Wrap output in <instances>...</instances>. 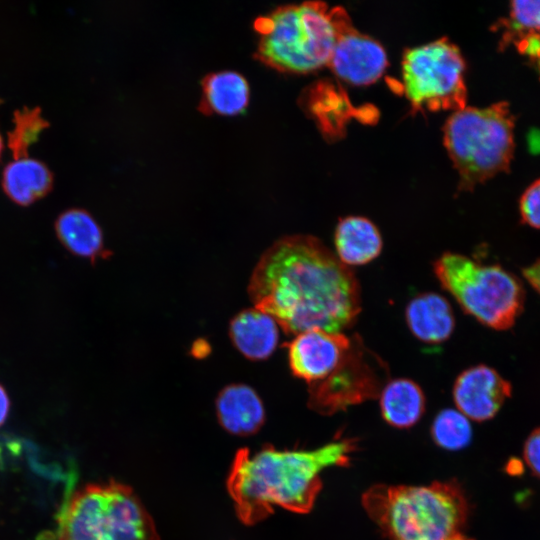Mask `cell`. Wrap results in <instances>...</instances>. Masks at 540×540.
I'll use <instances>...</instances> for the list:
<instances>
[{"mask_svg": "<svg viewBox=\"0 0 540 540\" xmlns=\"http://www.w3.org/2000/svg\"><path fill=\"white\" fill-rule=\"evenodd\" d=\"M248 294L254 307L271 315L286 334L312 329L344 333L361 311L354 272L311 235L275 241L257 262Z\"/></svg>", "mask_w": 540, "mask_h": 540, "instance_id": "cell-1", "label": "cell"}, {"mask_svg": "<svg viewBox=\"0 0 540 540\" xmlns=\"http://www.w3.org/2000/svg\"><path fill=\"white\" fill-rule=\"evenodd\" d=\"M355 449L352 439L336 440L314 450L265 446L251 453L240 449L227 480L239 519L247 525L256 524L276 506L296 513L309 512L322 488V470L347 465Z\"/></svg>", "mask_w": 540, "mask_h": 540, "instance_id": "cell-2", "label": "cell"}, {"mask_svg": "<svg viewBox=\"0 0 540 540\" xmlns=\"http://www.w3.org/2000/svg\"><path fill=\"white\" fill-rule=\"evenodd\" d=\"M362 505L389 540H447L462 533L469 514L455 481L375 485L363 494Z\"/></svg>", "mask_w": 540, "mask_h": 540, "instance_id": "cell-3", "label": "cell"}, {"mask_svg": "<svg viewBox=\"0 0 540 540\" xmlns=\"http://www.w3.org/2000/svg\"><path fill=\"white\" fill-rule=\"evenodd\" d=\"M346 15L342 7L319 1L280 6L255 20L259 40L254 57L285 73L306 74L327 66Z\"/></svg>", "mask_w": 540, "mask_h": 540, "instance_id": "cell-4", "label": "cell"}, {"mask_svg": "<svg viewBox=\"0 0 540 540\" xmlns=\"http://www.w3.org/2000/svg\"><path fill=\"white\" fill-rule=\"evenodd\" d=\"M516 117L506 101L453 111L443 126V142L458 172V191H471L507 173L515 151Z\"/></svg>", "mask_w": 540, "mask_h": 540, "instance_id": "cell-5", "label": "cell"}, {"mask_svg": "<svg viewBox=\"0 0 540 540\" xmlns=\"http://www.w3.org/2000/svg\"><path fill=\"white\" fill-rule=\"evenodd\" d=\"M57 535L58 540H160L140 499L114 481L76 491L64 507Z\"/></svg>", "mask_w": 540, "mask_h": 540, "instance_id": "cell-6", "label": "cell"}, {"mask_svg": "<svg viewBox=\"0 0 540 540\" xmlns=\"http://www.w3.org/2000/svg\"><path fill=\"white\" fill-rule=\"evenodd\" d=\"M433 271L462 310L487 327L506 330L523 309L522 284L498 265H484L466 255L445 252L434 261Z\"/></svg>", "mask_w": 540, "mask_h": 540, "instance_id": "cell-7", "label": "cell"}, {"mask_svg": "<svg viewBox=\"0 0 540 540\" xmlns=\"http://www.w3.org/2000/svg\"><path fill=\"white\" fill-rule=\"evenodd\" d=\"M466 63L447 38L407 48L401 74L406 98L415 110H452L466 106Z\"/></svg>", "mask_w": 540, "mask_h": 540, "instance_id": "cell-8", "label": "cell"}, {"mask_svg": "<svg viewBox=\"0 0 540 540\" xmlns=\"http://www.w3.org/2000/svg\"><path fill=\"white\" fill-rule=\"evenodd\" d=\"M388 376L384 360L355 334L337 368L322 381L309 385V406L327 415L378 398Z\"/></svg>", "mask_w": 540, "mask_h": 540, "instance_id": "cell-9", "label": "cell"}, {"mask_svg": "<svg viewBox=\"0 0 540 540\" xmlns=\"http://www.w3.org/2000/svg\"><path fill=\"white\" fill-rule=\"evenodd\" d=\"M387 64L384 47L374 38L355 29L347 14L342 20L327 66L341 80L359 86L378 80Z\"/></svg>", "mask_w": 540, "mask_h": 540, "instance_id": "cell-10", "label": "cell"}, {"mask_svg": "<svg viewBox=\"0 0 540 540\" xmlns=\"http://www.w3.org/2000/svg\"><path fill=\"white\" fill-rule=\"evenodd\" d=\"M351 344L342 332L321 329L304 331L288 343V362L293 375L308 383H317L339 365Z\"/></svg>", "mask_w": 540, "mask_h": 540, "instance_id": "cell-11", "label": "cell"}, {"mask_svg": "<svg viewBox=\"0 0 540 540\" xmlns=\"http://www.w3.org/2000/svg\"><path fill=\"white\" fill-rule=\"evenodd\" d=\"M511 384L496 370L476 365L463 370L456 378L452 395L456 409L469 420L493 418L511 396Z\"/></svg>", "mask_w": 540, "mask_h": 540, "instance_id": "cell-12", "label": "cell"}, {"mask_svg": "<svg viewBox=\"0 0 540 540\" xmlns=\"http://www.w3.org/2000/svg\"><path fill=\"white\" fill-rule=\"evenodd\" d=\"M409 331L419 341L436 345L447 341L455 329V316L448 300L435 292L412 298L405 308Z\"/></svg>", "mask_w": 540, "mask_h": 540, "instance_id": "cell-13", "label": "cell"}, {"mask_svg": "<svg viewBox=\"0 0 540 540\" xmlns=\"http://www.w3.org/2000/svg\"><path fill=\"white\" fill-rule=\"evenodd\" d=\"M216 414L227 432L239 436L256 433L265 421L261 398L245 384H231L220 391L216 399Z\"/></svg>", "mask_w": 540, "mask_h": 540, "instance_id": "cell-14", "label": "cell"}, {"mask_svg": "<svg viewBox=\"0 0 540 540\" xmlns=\"http://www.w3.org/2000/svg\"><path fill=\"white\" fill-rule=\"evenodd\" d=\"M229 335L236 349L250 360H265L279 343V325L264 311L249 308L230 322Z\"/></svg>", "mask_w": 540, "mask_h": 540, "instance_id": "cell-15", "label": "cell"}, {"mask_svg": "<svg viewBox=\"0 0 540 540\" xmlns=\"http://www.w3.org/2000/svg\"><path fill=\"white\" fill-rule=\"evenodd\" d=\"M335 255L347 267L361 266L376 259L383 249L377 226L363 216L342 218L334 232Z\"/></svg>", "mask_w": 540, "mask_h": 540, "instance_id": "cell-16", "label": "cell"}, {"mask_svg": "<svg viewBox=\"0 0 540 540\" xmlns=\"http://www.w3.org/2000/svg\"><path fill=\"white\" fill-rule=\"evenodd\" d=\"M249 100V84L236 71L213 72L201 81L199 110L205 115H239L246 111Z\"/></svg>", "mask_w": 540, "mask_h": 540, "instance_id": "cell-17", "label": "cell"}, {"mask_svg": "<svg viewBox=\"0 0 540 540\" xmlns=\"http://www.w3.org/2000/svg\"><path fill=\"white\" fill-rule=\"evenodd\" d=\"M1 184L10 200L20 206H28L51 191L53 174L42 161L27 157L13 160L5 166Z\"/></svg>", "mask_w": 540, "mask_h": 540, "instance_id": "cell-18", "label": "cell"}, {"mask_svg": "<svg viewBox=\"0 0 540 540\" xmlns=\"http://www.w3.org/2000/svg\"><path fill=\"white\" fill-rule=\"evenodd\" d=\"M55 231L62 245L72 254L92 262L104 256L102 230L86 210L71 208L62 212L55 222Z\"/></svg>", "mask_w": 540, "mask_h": 540, "instance_id": "cell-19", "label": "cell"}, {"mask_svg": "<svg viewBox=\"0 0 540 540\" xmlns=\"http://www.w3.org/2000/svg\"><path fill=\"white\" fill-rule=\"evenodd\" d=\"M378 398L383 419L396 428L415 425L425 412L424 392L409 378L388 380Z\"/></svg>", "mask_w": 540, "mask_h": 540, "instance_id": "cell-20", "label": "cell"}, {"mask_svg": "<svg viewBox=\"0 0 540 540\" xmlns=\"http://www.w3.org/2000/svg\"><path fill=\"white\" fill-rule=\"evenodd\" d=\"M494 27L501 31L502 50L525 34L540 33V0L510 2L508 17L500 19Z\"/></svg>", "mask_w": 540, "mask_h": 540, "instance_id": "cell-21", "label": "cell"}, {"mask_svg": "<svg viewBox=\"0 0 540 540\" xmlns=\"http://www.w3.org/2000/svg\"><path fill=\"white\" fill-rule=\"evenodd\" d=\"M13 123V129L8 132V146L14 160L27 158L30 146L38 141L49 122L39 107H23L14 112Z\"/></svg>", "mask_w": 540, "mask_h": 540, "instance_id": "cell-22", "label": "cell"}, {"mask_svg": "<svg viewBox=\"0 0 540 540\" xmlns=\"http://www.w3.org/2000/svg\"><path fill=\"white\" fill-rule=\"evenodd\" d=\"M431 435L439 447L455 451L470 443L472 427L469 419L459 410L445 408L435 416Z\"/></svg>", "mask_w": 540, "mask_h": 540, "instance_id": "cell-23", "label": "cell"}, {"mask_svg": "<svg viewBox=\"0 0 540 540\" xmlns=\"http://www.w3.org/2000/svg\"><path fill=\"white\" fill-rule=\"evenodd\" d=\"M522 222L540 229V178L534 181L522 194L519 201Z\"/></svg>", "mask_w": 540, "mask_h": 540, "instance_id": "cell-24", "label": "cell"}, {"mask_svg": "<svg viewBox=\"0 0 540 540\" xmlns=\"http://www.w3.org/2000/svg\"><path fill=\"white\" fill-rule=\"evenodd\" d=\"M523 453L530 470L540 478V427L528 436Z\"/></svg>", "mask_w": 540, "mask_h": 540, "instance_id": "cell-25", "label": "cell"}, {"mask_svg": "<svg viewBox=\"0 0 540 540\" xmlns=\"http://www.w3.org/2000/svg\"><path fill=\"white\" fill-rule=\"evenodd\" d=\"M514 45L519 53L540 61V33H528L518 38Z\"/></svg>", "mask_w": 540, "mask_h": 540, "instance_id": "cell-26", "label": "cell"}, {"mask_svg": "<svg viewBox=\"0 0 540 540\" xmlns=\"http://www.w3.org/2000/svg\"><path fill=\"white\" fill-rule=\"evenodd\" d=\"M523 276L540 295V260L523 269Z\"/></svg>", "mask_w": 540, "mask_h": 540, "instance_id": "cell-27", "label": "cell"}, {"mask_svg": "<svg viewBox=\"0 0 540 540\" xmlns=\"http://www.w3.org/2000/svg\"><path fill=\"white\" fill-rule=\"evenodd\" d=\"M10 410V400L6 390L0 384V426L3 425L8 417Z\"/></svg>", "mask_w": 540, "mask_h": 540, "instance_id": "cell-28", "label": "cell"}, {"mask_svg": "<svg viewBox=\"0 0 540 540\" xmlns=\"http://www.w3.org/2000/svg\"><path fill=\"white\" fill-rule=\"evenodd\" d=\"M447 540H472V539L464 536L462 533H459V534H456V535L450 537Z\"/></svg>", "mask_w": 540, "mask_h": 540, "instance_id": "cell-29", "label": "cell"}, {"mask_svg": "<svg viewBox=\"0 0 540 540\" xmlns=\"http://www.w3.org/2000/svg\"><path fill=\"white\" fill-rule=\"evenodd\" d=\"M2 147H3V142H2V137L0 135V155H1V152H2Z\"/></svg>", "mask_w": 540, "mask_h": 540, "instance_id": "cell-30", "label": "cell"}]
</instances>
